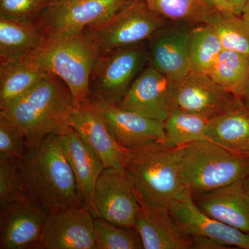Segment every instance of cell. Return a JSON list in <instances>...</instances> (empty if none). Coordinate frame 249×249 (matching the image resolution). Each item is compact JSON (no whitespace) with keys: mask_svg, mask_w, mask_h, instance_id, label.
I'll return each mask as SVG.
<instances>
[{"mask_svg":"<svg viewBox=\"0 0 249 249\" xmlns=\"http://www.w3.org/2000/svg\"><path fill=\"white\" fill-rule=\"evenodd\" d=\"M17 175L23 196L49 213L85 206L59 134L26 147Z\"/></svg>","mask_w":249,"mask_h":249,"instance_id":"cell-1","label":"cell"},{"mask_svg":"<svg viewBox=\"0 0 249 249\" xmlns=\"http://www.w3.org/2000/svg\"><path fill=\"white\" fill-rule=\"evenodd\" d=\"M77 105L63 80L49 73L27 93L0 109V115L22 131L26 147H31L49 134L66 132Z\"/></svg>","mask_w":249,"mask_h":249,"instance_id":"cell-2","label":"cell"},{"mask_svg":"<svg viewBox=\"0 0 249 249\" xmlns=\"http://www.w3.org/2000/svg\"><path fill=\"white\" fill-rule=\"evenodd\" d=\"M124 167L139 196L147 204L169 209L188 191L180 169V148L150 142L130 148Z\"/></svg>","mask_w":249,"mask_h":249,"instance_id":"cell-3","label":"cell"},{"mask_svg":"<svg viewBox=\"0 0 249 249\" xmlns=\"http://www.w3.org/2000/svg\"><path fill=\"white\" fill-rule=\"evenodd\" d=\"M179 148L181 176L192 195L229 186L249 173V157L232 154L211 141H199Z\"/></svg>","mask_w":249,"mask_h":249,"instance_id":"cell-4","label":"cell"},{"mask_svg":"<svg viewBox=\"0 0 249 249\" xmlns=\"http://www.w3.org/2000/svg\"><path fill=\"white\" fill-rule=\"evenodd\" d=\"M169 22L155 14L143 0H129L110 17L82 33L97 57L148 40Z\"/></svg>","mask_w":249,"mask_h":249,"instance_id":"cell-5","label":"cell"},{"mask_svg":"<svg viewBox=\"0 0 249 249\" xmlns=\"http://www.w3.org/2000/svg\"><path fill=\"white\" fill-rule=\"evenodd\" d=\"M27 56L45 71L63 80L78 104L91 100L90 78L97 55L83 34L48 40Z\"/></svg>","mask_w":249,"mask_h":249,"instance_id":"cell-6","label":"cell"},{"mask_svg":"<svg viewBox=\"0 0 249 249\" xmlns=\"http://www.w3.org/2000/svg\"><path fill=\"white\" fill-rule=\"evenodd\" d=\"M129 0H60L42 10L35 23L47 40L79 35L110 17Z\"/></svg>","mask_w":249,"mask_h":249,"instance_id":"cell-7","label":"cell"},{"mask_svg":"<svg viewBox=\"0 0 249 249\" xmlns=\"http://www.w3.org/2000/svg\"><path fill=\"white\" fill-rule=\"evenodd\" d=\"M143 42L97 57L90 78L91 98H99L118 105L148 63V52Z\"/></svg>","mask_w":249,"mask_h":249,"instance_id":"cell-8","label":"cell"},{"mask_svg":"<svg viewBox=\"0 0 249 249\" xmlns=\"http://www.w3.org/2000/svg\"><path fill=\"white\" fill-rule=\"evenodd\" d=\"M168 210L180 229L193 241V249H249V234L204 213L189 190Z\"/></svg>","mask_w":249,"mask_h":249,"instance_id":"cell-9","label":"cell"},{"mask_svg":"<svg viewBox=\"0 0 249 249\" xmlns=\"http://www.w3.org/2000/svg\"><path fill=\"white\" fill-rule=\"evenodd\" d=\"M94 206L97 218L123 228H134L138 193L124 169L106 168L96 182Z\"/></svg>","mask_w":249,"mask_h":249,"instance_id":"cell-10","label":"cell"},{"mask_svg":"<svg viewBox=\"0 0 249 249\" xmlns=\"http://www.w3.org/2000/svg\"><path fill=\"white\" fill-rule=\"evenodd\" d=\"M89 208H69L49 213L37 249H97Z\"/></svg>","mask_w":249,"mask_h":249,"instance_id":"cell-11","label":"cell"},{"mask_svg":"<svg viewBox=\"0 0 249 249\" xmlns=\"http://www.w3.org/2000/svg\"><path fill=\"white\" fill-rule=\"evenodd\" d=\"M70 126L92 149L106 168L124 169L130 159L131 150L114 140L91 100L77 105L70 118Z\"/></svg>","mask_w":249,"mask_h":249,"instance_id":"cell-12","label":"cell"},{"mask_svg":"<svg viewBox=\"0 0 249 249\" xmlns=\"http://www.w3.org/2000/svg\"><path fill=\"white\" fill-rule=\"evenodd\" d=\"M49 213L26 199L0 206V249H36Z\"/></svg>","mask_w":249,"mask_h":249,"instance_id":"cell-13","label":"cell"},{"mask_svg":"<svg viewBox=\"0 0 249 249\" xmlns=\"http://www.w3.org/2000/svg\"><path fill=\"white\" fill-rule=\"evenodd\" d=\"M193 26L169 23L148 40V65L173 81L191 71L189 37Z\"/></svg>","mask_w":249,"mask_h":249,"instance_id":"cell-14","label":"cell"},{"mask_svg":"<svg viewBox=\"0 0 249 249\" xmlns=\"http://www.w3.org/2000/svg\"><path fill=\"white\" fill-rule=\"evenodd\" d=\"M91 100L99 109L111 135L121 146L130 149L150 142H164L163 122L109 104L101 98Z\"/></svg>","mask_w":249,"mask_h":249,"instance_id":"cell-15","label":"cell"},{"mask_svg":"<svg viewBox=\"0 0 249 249\" xmlns=\"http://www.w3.org/2000/svg\"><path fill=\"white\" fill-rule=\"evenodd\" d=\"M175 82L153 67H145L117 106L164 122L175 108Z\"/></svg>","mask_w":249,"mask_h":249,"instance_id":"cell-16","label":"cell"},{"mask_svg":"<svg viewBox=\"0 0 249 249\" xmlns=\"http://www.w3.org/2000/svg\"><path fill=\"white\" fill-rule=\"evenodd\" d=\"M235 97L206 73L191 71L175 82V108L204 116L209 120L221 114Z\"/></svg>","mask_w":249,"mask_h":249,"instance_id":"cell-17","label":"cell"},{"mask_svg":"<svg viewBox=\"0 0 249 249\" xmlns=\"http://www.w3.org/2000/svg\"><path fill=\"white\" fill-rule=\"evenodd\" d=\"M140 204L135 228L144 249H193V242L183 232L169 210L147 204L139 196Z\"/></svg>","mask_w":249,"mask_h":249,"instance_id":"cell-18","label":"cell"},{"mask_svg":"<svg viewBox=\"0 0 249 249\" xmlns=\"http://www.w3.org/2000/svg\"><path fill=\"white\" fill-rule=\"evenodd\" d=\"M244 179L193 197L204 213L249 234V191Z\"/></svg>","mask_w":249,"mask_h":249,"instance_id":"cell-19","label":"cell"},{"mask_svg":"<svg viewBox=\"0 0 249 249\" xmlns=\"http://www.w3.org/2000/svg\"><path fill=\"white\" fill-rule=\"evenodd\" d=\"M60 136L67 160L74 174L80 196L93 217L97 218L94 206L95 188L106 167L92 149L71 127Z\"/></svg>","mask_w":249,"mask_h":249,"instance_id":"cell-20","label":"cell"},{"mask_svg":"<svg viewBox=\"0 0 249 249\" xmlns=\"http://www.w3.org/2000/svg\"><path fill=\"white\" fill-rule=\"evenodd\" d=\"M208 139L228 151L249 157V107L235 96L219 115L210 119Z\"/></svg>","mask_w":249,"mask_h":249,"instance_id":"cell-21","label":"cell"},{"mask_svg":"<svg viewBox=\"0 0 249 249\" xmlns=\"http://www.w3.org/2000/svg\"><path fill=\"white\" fill-rule=\"evenodd\" d=\"M0 62V109L14 102L49 74L29 56Z\"/></svg>","mask_w":249,"mask_h":249,"instance_id":"cell-22","label":"cell"},{"mask_svg":"<svg viewBox=\"0 0 249 249\" xmlns=\"http://www.w3.org/2000/svg\"><path fill=\"white\" fill-rule=\"evenodd\" d=\"M47 41L35 22L0 17V61L27 56Z\"/></svg>","mask_w":249,"mask_h":249,"instance_id":"cell-23","label":"cell"},{"mask_svg":"<svg viewBox=\"0 0 249 249\" xmlns=\"http://www.w3.org/2000/svg\"><path fill=\"white\" fill-rule=\"evenodd\" d=\"M209 121L204 116L175 108L163 122L164 143L168 146L178 147L199 141L209 140Z\"/></svg>","mask_w":249,"mask_h":249,"instance_id":"cell-24","label":"cell"},{"mask_svg":"<svg viewBox=\"0 0 249 249\" xmlns=\"http://www.w3.org/2000/svg\"><path fill=\"white\" fill-rule=\"evenodd\" d=\"M155 14L170 23L196 26L208 24L217 10L202 0H143Z\"/></svg>","mask_w":249,"mask_h":249,"instance_id":"cell-25","label":"cell"},{"mask_svg":"<svg viewBox=\"0 0 249 249\" xmlns=\"http://www.w3.org/2000/svg\"><path fill=\"white\" fill-rule=\"evenodd\" d=\"M209 75L218 85L240 98L249 76V55L223 49Z\"/></svg>","mask_w":249,"mask_h":249,"instance_id":"cell-26","label":"cell"},{"mask_svg":"<svg viewBox=\"0 0 249 249\" xmlns=\"http://www.w3.org/2000/svg\"><path fill=\"white\" fill-rule=\"evenodd\" d=\"M222 50L219 37L209 24H199L191 28L189 58L192 71L209 74Z\"/></svg>","mask_w":249,"mask_h":249,"instance_id":"cell-27","label":"cell"},{"mask_svg":"<svg viewBox=\"0 0 249 249\" xmlns=\"http://www.w3.org/2000/svg\"><path fill=\"white\" fill-rule=\"evenodd\" d=\"M208 24L215 31L223 49L249 55V23L242 15L217 11Z\"/></svg>","mask_w":249,"mask_h":249,"instance_id":"cell-28","label":"cell"},{"mask_svg":"<svg viewBox=\"0 0 249 249\" xmlns=\"http://www.w3.org/2000/svg\"><path fill=\"white\" fill-rule=\"evenodd\" d=\"M93 229L97 249H142L135 228L119 227L101 218H95Z\"/></svg>","mask_w":249,"mask_h":249,"instance_id":"cell-29","label":"cell"},{"mask_svg":"<svg viewBox=\"0 0 249 249\" xmlns=\"http://www.w3.org/2000/svg\"><path fill=\"white\" fill-rule=\"evenodd\" d=\"M48 4L45 0H0V17L35 22Z\"/></svg>","mask_w":249,"mask_h":249,"instance_id":"cell-30","label":"cell"},{"mask_svg":"<svg viewBox=\"0 0 249 249\" xmlns=\"http://www.w3.org/2000/svg\"><path fill=\"white\" fill-rule=\"evenodd\" d=\"M18 159L0 157V206L25 199L18 183Z\"/></svg>","mask_w":249,"mask_h":249,"instance_id":"cell-31","label":"cell"},{"mask_svg":"<svg viewBox=\"0 0 249 249\" xmlns=\"http://www.w3.org/2000/svg\"><path fill=\"white\" fill-rule=\"evenodd\" d=\"M25 138L17 126L0 115V157L19 160L25 151Z\"/></svg>","mask_w":249,"mask_h":249,"instance_id":"cell-32","label":"cell"},{"mask_svg":"<svg viewBox=\"0 0 249 249\" xmlns=\"http://www.w3.org/2000/svg\"><path fill=\"white\" fill-rule=\"evenodd\" d=\"M203 1L213 9L224 14L234 13L231 6L228 2L227 0H202Z\"/></svg>","mask_w":249,"mask_h":249,"instance_id":"cell-33","label":"cell"},{"mask_svg":"<svg viewBox=\"0 0 249 249\" xmlns=\"http://www.w3.org/2000/svg\"><path fill=\"white\" fill-rule=\"evenodd\" d=\"M227 1L231 6L233 12L236 14L241 15L249 0H227Z\"/></svg>","mask_w":249,"mask_h":249,"instance_id":"cell-34","label":"cell"},{"mask_svg":"<svg viewBox=\"0 0 249 249\" xmlns=\"http://www.w3.org/2000/svg\"><path fill=\"white\" fill-rule=\"evenodd\" d=\"M240 98L249 107V76L247 83H246L243 93H242V96H241Z\"/></svg>","mask_w":249,"mask_h":249,"instance_id":"cell-35","label":"cell"},{"mask_svg":"<svg viewBox=\"0 0 249 249\" xmlns=\"http://www.w3.org/2000/svg\"><path fill=\"white\" fill-rule=\"evenodd\" d=\"M241 15L249 23V1Z\"/></svg>","mask_w":249,"mask_h":249,"instance_id":"cell-36","label":"cell"},{"mask_svg":"<svg viewBox=\"0 0 249 249\" xmlns=\"http://www.w3.org/2000/svg\"><path fill=\"white\" fill-rule=\"evenodd\" d=\"M244 181H245V186H247V189L249 190V173L245 179H244Z\"/></svg>","mask_w":249,"mask_h":249,"instance_id":"cell-37","label":"cell"},{"mask_svg":"<svg viewBox=\"0 0 249 249\" xmlns=\"http://www.w3.org/2000/svg\"><path fill=\"white\" fill-rule=\"evenodd\" d=\"M48 4H51V3L56 2V1H60V0H45Z\"/></svg>","mask_w":249,"mask_h":249,"instance_id":"cell-38","label":"cell"}]
</instances>
